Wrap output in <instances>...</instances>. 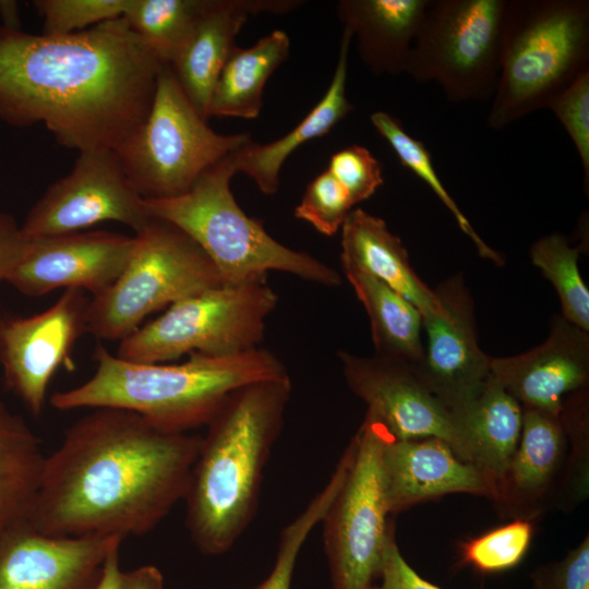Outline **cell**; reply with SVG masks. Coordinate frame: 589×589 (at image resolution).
<instances>
[{
	"instance_id": "20",
	"label": "cell",
	"mask_w": 589,
	"mask_h": 589,
	"mask_svg": "<svg viewBox=\"0 0 589 589\" xmlns=\"http://www.w3.org/2000/svg\"><path fill=\"white\" fill-rule=\"evenodd\" d=\"M382 471L392 515L453 493L492 498L490 488L477 468L436 437H389L382 450Z\"/></svg>"
},
{
	"instance_id": "19",
	"label": "cell",
	"mask_w": 589,
	"mask_h": 589,
	"mask_svg": "<svg viewBox=\"0 0 589 589\" xmlns=\"http://www.w3.org/2000/svg\"><path fill=\"white\" fill-rule=\"evenodd\" d=\"M567 455L560 414L522 408L520 440L493 500L501 517L534 521L555 508Z\"/></svg>"
},
{
	"instance_id": "37",
	"label": "cell",
	"mask_w": 589,
	"mask_h": 589,
	"mask_svg": "<svg viewBox=\"0 0 589 589\" xmlns=\"http://www.w3.org/2000/svg\"><path fill=\"white\" fill-rule=\"evenodd\" d=\"M569 135L581 161L584 187L589 189V70L548 105Z\"/></svg>"
},
{
	"instance_id": "4",
	"label": "cell",
	"mask_w": 589,
	"mask_h": 589,
	"mask_svg": "<svg viewBox=\"0 0 589 589\" xmlns=\"http://www.w3.org/2000/svg\"><path fill=\"white\" fill-rule=\"evenodd\" d=\"M93 360L96 370L87 381L51 395L53 408L129 410L169 433L206 426L240 387L289 376L283 362L260 347L229 357L194 352L182 363H139L97 345Z\"/></svg>"
},
{
	"instance_id": "32",
	"label": "cell",
	"mask_w": 589,
	"mask_h": 589,
	"mask_svg": "<svg viewBox=\"0 0 589 589\" xmlns=\"http://www.w3.org/2000/svg\"><path fill=\"white\" fill-rule=\"evenodd\" d=\"M560 418L568 438V455L555 508L570 512L586 501L589 494L588 388L565 398Z\"/></svg>"
},
{
	"instance_id": "40",
	"label": "cell",
	"mask_w": 589,
	"mask_h": 589,
	"mask_svg": "<svg viewBox=\"0 0 589 589\" xmlns=\"http://www.w3.org/2000/svg\"><path fill=\"white\" fill-rule=\"evenodd\" d=\"M372 589H442L419 575L405 560L395 537L388 542Z\"/></svg>"
},
{
	"instance_id": "34",
	"label": "cell",
	"mask_w": 589,
	"mask_h": 589,
	"mask_svg": "<svg viewBox=\"0 0 589 589\" xmlns=\"http://www.w3.org/2000/svg\"><path fill=\"white\" fill-rule=\"evenodd\" d=\"M533 534L534 521L512 519L505 525L460 542L458 564L485 575L509 570L525 558Z\"/></svg>"
},
{
	"instance_id": "14",
	"label": "cell",
	"mask_w": 589,
	"mask_h": 589,
	"mask_svg": "<svg viewBox=\"0 0 589 589\" xmlns=\"http://www.w3.org/2000/svg\"><path fill=\"white\" fill-rule=\"evenodd\" d=\"M338 358L348 387L368 407L365 418L381 424L394 440L440 438L470 462L453 411L425 386L414 368L342 350Z\"/></svg>"
},
{
	"instance_id": "33",
	"label": "cell",
	"mask_w": 589,
	"mask_h": 589,
	"mask_svg": "<svg viewBox=\"0 0 589 589\" xmlns=\"http://www.w3.org/2000/svg\"><path fill=\"white\" fill-rule=\"evenodd\" d=\"M347 471L339 460L329 481L281 531L274 565L269 574L251 589H291L299 553L312 530L321 522Z\"/></svg>"
},
{
	"instance_id": "39",
	"label": "cell",
	"mask_w": 589,
	"mask_h": 589,
	"mask_svg": "<svg viewBox=\"0 0 589 589\" xmlns=\"http://www.w3.org/2000/svg\"><path fill=\"white\" fill-rule=\"evenodd\" d=\"M532 589H589V537L560 561L538 566L531 574Z\"/></svg>"
},
{
	"instance_id": "36",
	"label": "cell",
	"mask_w": 589,
	"mask_h": 589,
	"mask_svg": "<svg viewBox=\"0 0 589 589\" xmlns=\"http://www.w3.org/2000/svg\"><path fill=\"white\" fill-rule=\"evenodd\" d=\"M353 206L346 190L326 169L308 184L294 208V217L330 237L340 230Z\"/></svg>"
},
{
	"instance_id": "7",
	"label": "cell",
	"mask_w": 589,
	"mask_h": 589,
	"mask_svg": "<svg viewBox=\"0 0 589 589\" xmlns=\"http://www.w3.org/2000/svg\"><path fill=\"white\" fill-rule=\"evenodd\" d=\"M223 284L216 266L194 240L175 225L151 218L135 233L122 274L92 298L87 333L121 341L149 314Z\"/></svg>"
},
{
	"instance_id": "23",
	"label": "cell",
	"mask_w": 589,
	"mask_h": 589,
	"mask_svg": "<svg viewBox=\"0 0 589 589\" xmlns=\"http://www.w3.org/2000/svg\"><path fill=\"white\" fill-rule=\"evenodd\" d=\"M341 265L368 273L411 302L422 316L440 306L435 290L413 271L407 249L381 217L353 208L341 228Z\"/></svg>"
},
{
	"instance_id": "6",
	"label": "cell",
	"mask_w": 589,
	"mask_h": 589,
	"mask_svg": "<svg viewBox=\"0 0 589 589\" xmlns=\"http://www.w3.org/2000/svg\"><path fill=\"white\" fill-rule=\"evenodd\" d=\"M233 154L205 170L183 194L144 199L148 216L175 225L194 240L225 284L279 271L320 285L339 286L341 278L335 269L279 243L259 220L242 211L230 189L237 173Z\"/></svg>"
},
{
	"instance_id": "25",
	"label": "cell",
	"mask_w": 589,
	"mask_h": 589,
	"mask_svg": "<svg viewBox=\"0 0 589 589\" xmlns=\"http://www.w3.org/2000/svg\"><path fill=\"white\" fill-rule=\"evenodd\" d=\"M352 34L344 28L337 64L324 96L309 113L284 136L259 144L250 140L233 154L237 172H243L266 195L279 188V172L286 159L301 145L327 134L350 111L353 105L346 95L348 57Z\"/></svg>"
},
{
	"instance_id": "43",
	"label": "cell",
	"mask_w": 589,
	"mask_h": 589,
	"mask_svg": "<svg viewBox=\"0 0 589 589\" xmlns=\"http://www.w3.org/2000/svg\"><path fill=\"white\" fill-rule=\"evenodd\" d=\"M123 589H165L164 576L154 565L124 572Z\"/></svg>"
},
{
	"instance_id": "2",
	"label": "cell",
	"mask_w": 589,
	"mask_h": 589,
	"mask_svg": "<svg viewBox=\"0 0 589 589\" xmlns=\"http://www.w3.org/2000/svg\"><path fill=\"white\" fill-rule=\"evenodd\" d=\"M201 441L94 408L45 457L28 524L52 537L146 534L184 500Z\"/></svg>"
},
{
	"instance_id": "3",
	"label": "cell",
	"mask_w": 589,
	"mask_h": 589,
	"mask_svg": "<svg viewBox=\"0 0 589 589\" xmlns=\"http://www.w3.org/2000/svg\"><path fill=\"white\" fill-rule=\"evenodd\" d=\"M291 388L289 376L240 387L206 425L183 500L201 553H227L251 524Z\"/></svg>"
},
{
	"instance_id": "18",
	"label": "cell",
	"mask_w": 589,
	"mask_h": 589,
	"mask_svg": "<svg viewBox=\"0 0 589 589\" xmlns=\"http://www.w3.org/2000/svg\"><path fill=\"white\" fill-rule=\"evenodd\" d=\"M115 539L52 537L17 526L0 538V589H94Z\"/></svg>"
},
{
	"instance_id": "21",
	"label": "cell",
	"mask_w": 589,
	"mask_h": 589,
	"mask_svg": "<svg viewBox=\"0 0 589 589\" xmlns=\"http://www.w3.org/2000/svg\"><path fill=\"white\" fill-rule=\"evenodd\" d=\"M297 0H209L189 39L169 63L183 93L204 118L213 87L235 39L253 14L286 13L301 5Z\"/></svg>"
},
{
	"instance_id": "30",
	"label": "cell",
	"mask_w": 589,
	"mask_h": 589,
	"mask_svg": "<svg viewBox=\"0 0 589 589\" xmlns=\"http://www.w3.org/2000/svg\"><path fill=\"white\" fill-rule=\"evenodd\" d=\"M370 120L377 133L393 148L400 164L425 182L447 207L460 230L477 248L479 255L496 265H503L504 257L483 241L441 182L425 145L406 132L396 117L385 111L373 112Z\"/></svg>"
},
{
	"instance_id": "17",
	"label": "cell",
	"mask_w": 589,
	"mask_h": 589,
	"mask_svg": "<svg viewBox=\"0 0 589 589\" xmlns=\"http://www.w3.org/2000/svg\"><path fill=\"white\" fill-rule=\"evenodd\" d=\"M490 369L522 408L560 414L567 396L588 388L589 332L555 315L541 345L510 357H492Z\"/></svg>"
},
{
	"instance_id": "42",
	"label": "cell",
	"mask_w": 589,
	"mask_h": 589,
	"mask_svg": "<svg viewBox=\"0 0 589 589\" xmlns=\"http://www.w3.org/2000/svg\"><path fill=\"white\" fill-rule=\"evenodd\" d=\"M121 539L111 543L101 572V576L94 589H123L124 570L120 566Z\"/></svg>"
},
{
	"instance_id": "16",
	"label": "cell",
	"mask_w": 589,
	"mask_h": 589,
	"mask_svg": "<svg viewBox=\"0 0 589 589\" xmlns=\"http://www.w3.org/2000/svg\"><path fill=\"white\" fill-rule=\"evenodd\" d=\"M133 248L134 237L107 230L29 239L25 255L4 281L28 297L60 288L97 297L122 274Z\"/></svg>"
},
{
	"instance_id": "27",
	"label": "cell",
	"mask_w": 589,
	"mask_h": 589,
	"mask_svg": "<svg viewBox=\"0 0 589 589\" xmlns=\"http://www.w3.org/2000/svg\"><path fill=\"white\" fill-rule=\"evenodd\" d=\"M370 318L376 356L417 369L424 356L423 316L406 298L365 272L341 265Z\"/></svg>"
},
{
	"instance_id": "1",
	"label": "cell",
	"mask_w": 589,
	"mask_h": 589,
	"mask_svg": "<svg viewBox=\"0 0 589 589\" xmlns=\"http://www.w3.org/2000/svg\"><path fill=\"white\" fill-rule=\"evenodd\" d=\"M164 64L122 16L68 35L0 26V120L40 122L77 153L116 151L145 120Z\"/></svg>"
},
{
	"instance_id": "24",
	"label": "cell",
	"mask_w": 589,
	"mask_h": 589,
	"mask_svg": "<svg viewBox=\"0 0 589 589\" xmlns=\"http://www.w3.org/2000/svg\"><path fill=\"white\" fill-rule=\"evenodd\" d=\"M453 413L469 461L494 500L520 440L522 407L490 375L480 393Z\"/></svg>"
},
{
	"instance_id": "38",
	"label": "cell",
	"mask_w": 589,
	"mask_h": 589,
	"mask_svg": "<svg viewBox=\"0 0 589 589\" xmlns=\"http://www.w3.org/2000/svg\"><path fill=\"white\" fill-rule=\"evenodd\" d=\"M327 170L353 205L371 197L384 182L380 160L361 145H350L333 154Z\"/></svg>"
},
{
	"instance_id": "10",
	"label": "cell",
	"mask_w": 589,
	"mask_h": 589,
	"mask_svg": "<svg viewBox=\"0 0 589 589\" xmlns=\"http://www.w3.org/2000/svg\"><path fill=\"white\" fill-rule=\"evenodd\" d=\"M507 0H428L405 73L434 82L450 103L491 101Z\"/></svg>"
},
{
	"instance_id": "26",
	"label": "cell",
	"mask_w": 589,
	"mask_h": 589,
	"mask_svg": "<svg viewBox=\"0 0 589 589\" xmlns=\"http://www.w3.org/2000/svg\"><path fill=\"white\" fill-rule=\"evenodd\" d=\"M290 39L281 29L260 38L253 46H235L212 91L207 117L255 119L262 109L263 89L287 59Z\"/></svg>"
},
{
	"instance_id": "22",
	"label": "cell",
	"mask_w": 589,
	"mask_h": 589,
	"mask_svg": "<svg viewBox=\"0 0 589 589\" xmlns=\"http://www.w3.org/2000/svg\"><path fill=\"white\" fill-rule=\"evenodd\" d=\"M428 0H340L338 19L374 75L405 73Z\"/></svg>"
},
{
	"instance_id": "31",
	"label": "cell",
	"mask_w": 589,
	"mask_h": 589,
	"mask_svg": "<svg viewBox=\"0 0 589 589\" xmlns=\"http://www.w3.org/2000/svg\"><path fill=\"white\" fill-rule=\"evenodd\" d=\"M580 250L563 235L551 233L533 242L530 259L555 288L562 316L589 332V290L578 268Z\"/></svg>"
},
{
	"instance_id": "15",
	"label": "cell",
	"mask_w": 589,
	"mask_h": 589,
	"mask_svg": "<svg viewBox=\"0 0 589 589\" xmlns=\"http://www.w3.org/2000/svg\"><path fill=\"white\" fill-rule=\"evenodd\" d=\"M440 306L423 316L424 356L417 374L452 411L473 399L491 375V358L480 347L474 308L464 277L437 286Z\"/></svg>"
},
{
	"instance_id": "8",
	"label": "cell",
	"mask_w": 589,
	"mask_h": 589,
	"mask_svg": "<svg viewBox=\"0 0 589 589\" xmlns=\"http://www.w3.org/2000/svg\"><path fill=\"white\" fill-rule=\"evenodd\" d=\"M277 300L267 276L223 284L171 304L119 341L115 354L131 362L166 363L187 353L229 357L259 348Z\"/></svg>"
},
{
	"instance_id": "9",
	"label": "cell",
	"mask_w": 589,
	"mask_h": 589,
	"mask_svg": "<svg viewBox=\"0 0 589 589\" xmlns=\"http://www.w3.org/2000/svg\"><path fill=\"white\" fill-rule=\"evenodd\" d=\"M250 140L249 133L215 132L165 63L145 120L115 153L143 199H166L187 192L205 170Z\"/></svg>"
},
{
	"instance_id": "11",
	"label": "cell",
	"mask_w": 589,
	"mask_h": 589,
	"mask_svg": "<svg viewBox=\"0 0 589 589\" xmlns=\"http://www.w3.org/2000/svg\"><path fill=\"white\" fill-rule=\"evenodd\" d=\"M389 437L381 424L364 417L350 441L347 472L321 520L332 589H372L377 580L394 537L382 471V450Z\"/></svg>"
},
{
	"instance_id": "28",
	"label": "cell",
	"mask_w": 589,
	"mask_h": 589,
	"mask_svg": "<svg viewBox=\"0 0 589 589\" xmlns=\"http://www.w3.org/2000/svg\"><path fill=\"white\" fill-rule=\"evenodd\" d=\"M45 457L28 423L0 401V533L28 524Z\"/></svg>"
},
{
	"instance_id": "5",
	"label": "cell",
	"mask_w": 589,
	"mask_h": 589,
	"mask_svg": "<svg viewBox=\"0 0 589 589\" xmlns=\"http://www.w3.org/2000/svg\"><path fill=\"white\" fill-rule=\"evenodd\" d=\"M588 70V0H507L488 127L503 130L548 108Z\"/></svg>"
},
{
	"instance_id": "41",
	"label": "cell",
	"mask_w": 589,
	"mask_h": 589,
	"mask_svg": "<svg viewBox=\"0 0 589 589\" xmlns=\"http://www.w3.org/2000/svg\"><path fill=\"white\" fill-rule=\"evenodd\" d=\"M29 245L15 218L0 212V281L23 259Z\"/></svg>"
},
{
	"instance_id": "44",
	"label": "cell",
	"mask_w": 589,
	"mask_h": 589,
	"mask_svg": "<svg viewBox=\"0 0 589 589\" xmlns=\"http://www.w3.org/2000/svg\"><path fill=\"white\" fill-rule=\"evenodd\" d=\"M0 12L5 22L4 27L15 28L17 25V11L16 3L13 1H1L0 2Z\"/></svg>"
},
{
	"instance_id": "12",
	"label": "cell",
	"mask_w": 589,
	"mask_h": 589,
	"mask_svg": "<svg viewBox=\"0 0 589 589\" xmlns=\"http://www.w3.org/2000/svg\"><path fill=\"white\" fill-rule=\"evenodd\" d=\"M151 220L144 199L112 149L79 153L68 175L50 184L28 211L21 229L28 239L84 231L117 221L139 232Z\"/></svg>"
},
{
	"instance_id": "45",
	"label": "cell",
	"mask_w": 589,
	"mask_h": 589,
	"mask_svg": "<svg viewBox=\"0 0 589 589\" xmlns=\"http://www.w3.org/2000/svg\"><path fill=\"white\" fill-rule=\"evenodd\" d=\"M2 534H3V533H0V538H1Z\"/></svg>"
},
{
	"instance_id": "13",
	"label": "cell",
	"mask_w": 589,
	"mask_h": 589,
	"mask_svg": "<svg viewBox=\"0 0 589 589\" xmlns=\"http://www.w3.org/2000/svg\"><path fill=\"white\" fill-rule=\"evenodd\" d=\"M92 298L67 289L52 305L31 316L0 315V366L7 387L39 417L56 372L88 330Z\"/></svg>"
},
{
	"instance_id": "35",
	"label": "cell",
	"mask_w": 589,
	"mask_h": 589,
	"mask_svg": "<svg viewBox=\"0 0 589 589\" xmlns=\"http://www.w3.org/2000/svg\"><path fill=\"white\" fill-rule=\"evenodd\" d=\"M130 0H35L44 35H68L121 17Z\"/></svg>"
},
{
	"instance_id": "29",
	"label": "cell",
	"mask_w": 589,
	"mask_h": 589,
	"mask_svg": "<svg viewBox=\"0 0 589 589\" xmlns=\"http://www.w3.org/2000/svg\"><path fill=\"white\" fill-rule=\"evenodd\" d=\"M209 0H130L122 15L133 33L169 64L205 12Z\"/></svg>"
}]
</instances>
